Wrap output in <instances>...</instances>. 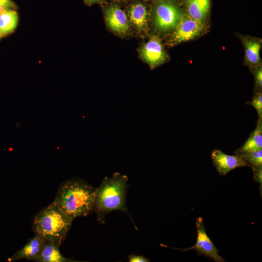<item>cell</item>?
<instances>
[{"mask_svg": "<svg viewBox=\"0 0 262 262\" xmlns=\"http://www.w3.org/2000/svg\"><path fill=\"white\" fill-rule=\"evenodd\" d=\"M184 16L179 6L172 0H164L155 7L154 20L156 29L166 32L175 29Z\"/></svg>", "mask_w": 262, "mask_h": 262, "instance_id": "obj_4", "label": "cell"}, {"mask_svg": "<svg viewBox=\"0 0 262 262\" xmlns=\"http://www.w3.org/2000/svg\"><path fill=\"white\" fill-rule=\"evenodd\" d=\"M204 29V24L196 21L189 16H184L172 35L170 42L175 44L189 41L201 34Z\"/></svg>", "mask_w": 262, "mask_h": 262, "instance_id": "obj_6", "label": "cell"}, {"mask_svg": "<svg viewBox=\"0 0 262 262\" xmlns=\"http://www.w3.org/2000/svg\"><path fill=\"white\" fill-rule=\"evenodd\" d=\"M213 164L217 171L225 176L231 170L244 166H252L248 162L239 154L227 155L219 149H214L211 153Z\"/></svg>", "mask_w": 262, "mask_h": 262, "instance_id": "obj_7", "label": "cell"}, {"mask_svg": "<svg viewBox=\"0 0 262 262\" xmlns=\"http://www.w3.org/2000/svg\"><path fill=\"white\" fill-rule=\"evenodd\" d=\"M18 19V14L13 9H7L0 14V39L14 32Z\"/></svg>", "mask_w": 262, "mask_h": 262, "instance_id": "obj_14", "label": "cell"}, {"mask_svg": "<svg viewBox=\"0 0 262 262\" xmlns=\"http://www.w3.org/2000/svg\"><path fill=\"white\" fill-rule=\"evenodd\" d=\"M46 241L40 235L35 236L29 239L26 245L9 259L10 262L27 259L34 261L39 254Z\"/></svg>", "mask_w": 262, "mask_h": 262, "instance_id": "obj_9", "label": "cell"}, {"mask_svg": "<svg viewBox=\"0 0 262 262\" xmlns=\"http://www.w3.org/2000/svg\"><path fill=\"white\" fill-rule=\"evenodd\" d=\"M141 54L144 59L152 67L164 63L166 58L160 40L156 36L152 37L141 49Z\"/></svg>", "mask_w": 262, "mask_h": 262, "instance_id": "obj_8", "label": "cell"}, {"mask_svg": "<svg viewBox=\"0 0 262 262\" xmlns=\"http://www.w3.org/2000/svg\"><path fill=\"white\" fill-rule=\"evenodd\" d=\"M245 57L247 64L256 66L261 62L260 51L261 44L256 39L247 38L244 40Z\"/></svg>", "mask_w": 262, "mask_h": 262, "instance_id": "obj_16", "label": "cell"}, {"mask_svg": "<svg viewBox=\"0 0 262 262\" xmlns=\"http://www.w3.org/2000/svg\"><path fill=\"white\" fill-rule=\"evenodd\" d=\"M255 85L257 88H261L262 86V69L259 67L254 73Z\"/></svg>", "mask_w": 262, "mask_h": 262, "instance_id": "obj_20", "label": "cell"}, {"mask_svg": "<svg viewBox=\"0 0 262 262\" xmlns=\"http://www.w3.org/2000/svg\"><path fill=\"white\" fill-rule=\"evenodd\" d=\"M0 5L9 9H13L16 8V5L12 0H0Z\"/></svg>", "mask_w": 262, "mask_h": 262, "instance_id": "obj_22", "label": "cell"}, {"mask_svg": "<svg viewBox=\"0 0 262 262\" xmlns=\"http://www.w3.org/2000/svg\"><path fill=\"white\" fill-rule=\"evenodd\" d=\"M130 19L139 30H144L147 26L148 11L142 3H135L132 5L129 10Z\"/></svg>", "mask_w": 262, "mask_h": 262, "instance_id": "obj_15", "label": "cell"}, {"mask_svg": "<svg viewBox=\"0 0 262 262\" xmlns=\"http://www.w3.org/2000/svg\"><path fill=\"white\" fill-rule=\"evenodd\" d=\"M261 149H262V119H259L255 130L251 133L245 143L235 151V153L239 154Z\"/></svg>", "mask_w": 262, "mask_h": 262, "instance_id": "obj_13", "label": "cell"}, {"mask_svg": "<svg viewBox=\"0 0 262 262\" xmlns=\"http://www.w3.org/2000/svg\"><path fill=\"white\" fill-rule=\"evenodd\" d=\"M188 14L190 17L201 23L205 20L210 8V0H185Z\"/></svg>", "mask_w": 262, "mask_h": 262, "instance_id": "obj_11", "label": "cell"}, {"mask_svg": "<svg viewBox=\"0 0 262 262\" xmlns=\"http://www.w3.org/2000/svg\"><path fill=\"white\" fill-rule=\"evenodd\" d=\"M196 225L197 229V239L195 245L190 248L174 249L183 251L195 250L198 255L203 254L206 257L212 258L216 262H225L226 260L219 255V250L207 235L201 217L196 219Z\"/></svg>", "mask_w": 262, "mask_h": 262, "instance_id": "obj_5", "label": "cell"}, {"mask_svg": "<svg viewBox=\"0 0 262 262\" xmlns=\"http://www.w3.org/2000/svg\"><path fill=\"white\" fill-rule=\"evenodd\" d=\"M59 247L53 243L46 241L39 254L33 261L37 262H69L71 259L65 258L61 253Z\"/></svg>", "mask_w": 262, "mask_h": 262, "instance_id": "obj_12", "label": "cell"}, {"mask_svg": "<svg viewBox=\"0 0 262 262\" xmlns=\"http://www.w3.org/2000/svg\"><path fill=\"white\" fill-rule=\"evenodd\" d=\"M253 166L262 165V149L257 151L239 154Z\"/></svg>", "mask_w": 262, "mask_h": 262, "instance_id": "obj_17", "label": "cell"}, {"mask_svg": "<svg viewBox=\"0 0 262 262\" xmlns=\"http://www.w3.org/2000/svg\"><path fill=\"white\" fill-rule=\"evenodd\" d=\"M86 2H87L88 3H93V2H95L96 1H97L99 0H85Z\"/></svg>", "mask_w": 262, "mask_h": 262, "instance_id": "obj_24", "label": "cell"}, {"mask_svg": "<svg viewBox=\"0 0 262 262\" xmlns=\"http://www.w3.org/2000/svg\"><path fill=\"white\" fill-rule=\"evenodd\" d=\"M73 219L53 202L37 213L33 218V229L46 241L60 246L65 240Z\"/></svg>", "mask_w": 262, "mask_h": 262, "instance_id": "obj_3", "label": "cell"}, {"mask_svg": "<svg viewBox=\"0 0 262 262\" xmlns=\"http://www.w3.org/2000/svg\"><path fill=\"white\" fill-rule=\"evenodd\" d=\"M128 259L130 262H148L150 260L143 256L134 254L130 255Z\"/></svg>", "mask_w": 262, "mask_h": 262, "instance_id": "obj_21", "label": "cell"}, {"mask_svg": "<svg viewBox=\"0 0 262 262\" xmlns=\"http://www.w3.org/2000/svg\"><path fill=\"white\" fill-rule=\"evenodd\" d=\"M253 170L254 179L256 182L261 184L262 186V165L259 166H251Z\"/></svg>", "mask_w": 262, "mask_h": 262, "instance_id": "obj_19", "label": "cell"}, {"mask_svg": "<svg viewBox=\"0 0 262 262\" xmlns=\"http://www.w3.org/2000/svg\"><path fill=\"white\" fill-rule=\"evenodd\" d=\"M251 105L256 110L258 115L259 119H262V92L257 93L252 99L247 103Z\"/></svg>", "mask_w": 262, "mask_h": 262, "instance_id": "obj_18", "label": "cell"}, {"mask_svg": "<svg viewBox=\"0 0 262 262\" xmlns=\"http://www.w3.org/2000/svg\"><path fill=\"white\" fill-rule=\"evenodd\" d=\"M96 188L85 181L72 179L59 187L52 202L73 219L87 216L94 210Z\"/></svg>", "mask_w": 262, "mask_h": 262, "instance_id": "obj_1", "label": "cell"}, {"mask_svg": "<svg viewBox=\"0 0 262 262\" xmlns=\"http://www.w3.org/2000/svg\"><path fill=\"white\" fill-rule=\"evenodd\" d=\"M105 18L109 27L118 33H125L129 28L124 12L116 5L108 7L105 11Z\"/></svg>", "mask_w": 262, "mask_h": 262, "instance_id": "obj_10", "label": "cell"}, {"mask_svg": "<svg viewBox=\"0 0 262 262\" xmlns=\"http://www.w3.org/2000/svg\"><path fill=\"white\" fill-rule=\"evenodd\" d=\"M7 9H8L7 8L2 5H0V14Z\"/></svg>", "mask_w": 262, "mask_h": 262, "instance_id": "obj_23", "label": "cell"}, {"mask_svg": "<svg viewBox=\"0 0 262 262\" xmlns=\"http://www.w3.org/2000/svg\"><path fill=\"white\" fill-rule=\"evenodd\" d=\"M128 177L115 173L112 177H105L96 188L94 210L98 221L102 222L105 215L113 211L128 213L126 207V194Z\"/></svg>", "mask_w": 262, "mask_h": 262, "instance_id": "obj_2", "label": "cell"}]
</instances>
